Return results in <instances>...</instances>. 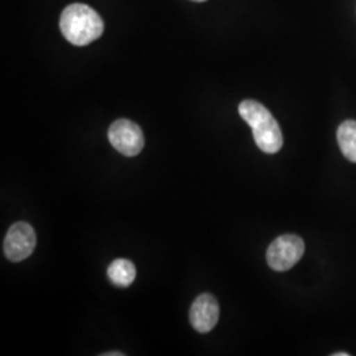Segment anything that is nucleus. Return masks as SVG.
Here are the masks:
<instances>
[{
	"label": "nucleus",
	"mask_w": 356,
	"mask_h": 356,
	"mask_svg": "<svg viewBox=\"0 0 356 356\" xmlns=\"http://www.w3.org/2000/svg\"><path fill=\"white\" fill-rule=\"evenodd\" d=\"M305 252L304 241L293 234L281 235L268 247L267 263L277 272H285L294 267Z\"/></svg>",
	"instance_id": "nucleus-3"
},
{
	"label": "nucleus",
	"mask_w": 356,
	"mask_h": 356,
	"mask_svg": "<svg viewBox=\"0 0 356 356\" xmlns=\"http://www.w3.org/2000/svg\"><path fill=\"white\" fill-rule=\"evenodd\" d=\"M123 353H107V354H103V356H123Z\"/></svg>",
	"instance_id": "nucleus-9"
},
{
	"label": "nucleus",
	"mask_w": 356,
	"mask_h": 356,
	"mask_svg": "<svg viewBox=\"0 0 356 356\" xmlns=\"http://www.w3.org/2000/svg\"><path fill=\"white\" fill-rule=\"evenodd\" d=\"M108 140L118 152L127 157L139 154L144 147V135L141 128L128 119H118L110 126Z\"/></svg>",
	"instance_id": "nucleus-4"
},
{
	"label": "nucleus",
	"mask_w": 356,
	"mask_h": 356,
	"mask_svg": "<svg viewBox=\"0 0 356 356\" xmlns=\"http://www.w3.org/2000/svg\"><path fill=\"white\" fill-rule=\"evenodd\" d=\"M64 38L73 45L85 47L102 36V17L86 4H70L64 10L60 20Z\"/></svg>",
	"instance_id": "nucleus-1"
},
{
	"label": "nucleus",
	"mask_w": 356,
	"mask_h": 356,
	"mask_svg": "<svg viewBox=\"0 0 356 356\" xmlns=\"http://www.w3.org/2000/svg\"><path fill=\"white\" fill-rule=\"evenodd\" d=\"M239 114L245 123L252 128L254 143L260 151L266 153L280 151L284 144L281 128L268 108L261 103L247 99L239 104Z\"/></svg>",
	"instance_id": "nucleus-2"
},
{
	"label": "nucleus",
	"mask_w": 356,
	"mask_h": 356,
	"mask_svg": "<svg viewBox=\"0 0 356 356\" xmlns=\"http://www.w3.org/2000/svg\"><path fill=\"white\" fill-rule=\"evenodd\" d=\"M36 232L26 222H17L13 225L4 239V254L8 260L19 263L26 260L36 247Z\"/></svg>",
	"instance_id": "nucleus-5"
},
{
	"label": "nucleus",
	"mask_w": 356,
	"mask_h": 356,
	"mask_svg": "<svg viewBox=\"0 0 356 356\" xmlns=\"http://www.w3.org/2000/svg\"><path fill=\"white\" fill-rule=\"evenodd\" d=\"M189 318L194 330L202 334L213 330L219 319V305L216 297L209 293L198 296L191 304Z\"/></svg>",
	"instance_id": "nucleus-6"
},
{
	"label": "nucleus",
	"mask_w": 356,
	"mask_h": 356,
	"mask_svg": "<svg viewBox=\"0 0 356 356\" xmlns=\"http://www.w3.org/2000/svg\"><path fill=\"white\" fill-rule=\"evenodd\" d=\"M334 356H348L347 353H339V354H334Z\"/></svg>",
	"instance_id": "nucleus-10"
},
{
	"label": "nucleus",
	"mask_w": 356,
	"mask_h": 356,
	"mask_svg": "<svg viewBox=\"0 0 356 356\" xmlns=\"http://www.w3.org/2000/svg\"><path fill=\"white\" fill-rule=\"evenodd\" d=\"M337 139L344 157L351 163H356V122L346 120L337 132Z\"/></svg>",
	"instance_id": "nucleus-8"
},
{
	"label": "nucleus",
	"mask_w": 356,
	"mask_h": 356,
	"mask_svg": "<svg viewBox=\"0 0 356 356\" xmlns=\"http://www.w3.org/2000/svg\"><path fill=\"white\" fill-rule=\"evenodd\" d=\"M107 277L119 288H128L136 277V268L127 259H116L107 269Z\"/></svg>",
	"instance_id": "nucleus-7"
},
{
	"label": "nucleus",
	"mask_w": 356,
	"mask_h": 356,
	"mask_svg": "<svg viewBox=\"0 0 356 356\" xmlns=\"http://www.w3.org/2000/svg\"><path fill=\"white\" fill-rule=\"evenodd\" d=\"M194 1H204V0H194Z\"/></svg>",
	"instance_id": "nucleus-11"
}]
</instances>
